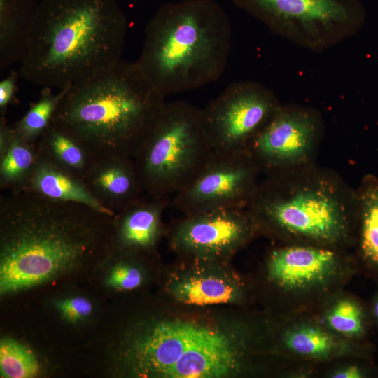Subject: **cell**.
Returning <instances> with one entry per match:
<instances>
[{
  "label": "cell",
  "instance_id": "cell-1",
  "mask_svg": "<svg viewBox=\"0 0 378 378\" xmlns=\"http://www.w3.org/2000/svg\"><path fill=\"white\" fill-rule=\"evenodd\" d=\"M113 216L29 190L0 196V293L31 288L108 255Z\"/></svg>",
  "mask_w": 378,
  "mask_h": 378
},
{
  "label": "cell",
  "instance_id": "cell-19",
  "mask_svg": "<svg viewBox=\"0 0 378 378\" xmlns=\"http://www.w3.org/2000/svg\"><path fill=\"white\" fill-rule=\"evenodd\" d=\"M26 190L52 201L83 204L114 216L96 200L83 180L39 156Z\"/></svg>",
  "mask_w": 378,
  "mask_h": 378
},
{
  "label": "cell",
  "instance_id": "cell-16",
  "mask_svg": "<svg viewBox=\"0 0 378 378\" xmlns=\"http://www.w3.org/2000/svg\"><path fill=\"white\" fill-rule=\"evenodd\" d=\"M38 153L36 144L21 136L0 117V189L26 190L34 173Z\"/></svg>",
  "mask_w": 378,
  "mask_h": 378
},
{
  "label": "cell",
  "instance_id": "cell-17",
  "mask_svg": "<svg viewBox=\"0 0 378 378\" xmlns=\"http://www.w3.org/2000/svg\"><path fill=\"white\" fill-rule=\"evenodd\" d=\"M40 0H0V69L22 60Z\"/></svg>",
  "mask_w": 378,
  "mask_h": 378
},
{
  "label": "cell",
  "instance_id": "cell-28",
  "mask_svg": "<svg viewBox=\"0 0 378 378\" xmlns=\"http://www.w3.org/2000/svg\"><path fill=\"white\" fill-rule=\"evenodd\" d=\"M19 72L11 71L8 76L0 82V114L4 116L8 107L16 99L17 81Z\"/></svg>",
  "mask_w": 378,
  "mask_h": 378
},
{
  "label": "cell",
  "instance_id": "cell-10",
  "mask_svg": "<svg viewBox=\"0 0 378 378\" xmlns=\"http://www.w3.org/2000/svg\"><path fill=\"white\" fill-rule=\"evenodd\" d=\"M273 31L317 34L321 30H357L365 19L360 0H231Z\"/></svg>",
  "mask_w": 378,
  "mask_h": 378
},
{
  "label": "cell",
  "instance_id": "cell-3",
  "mask_svg": "<svg viewBox=\"0 0 378 378\" xmlns=\"http://www.w3.org/2000/svg\"><path fill=\"white\" fill-rule=\"evenodd\" d=\"M165 98L135 62L122 59L67 87L51 123L77 138L99 160L134 158L160 118Z\"/></svg>",
  "mask_w": 378,
  "mask_h": 378
},
{
  "label": "cell",
  "instance_id": "cell-29",
  "mask_svg": "<svg viewBox=\"0 0 378 378\" xmlns=\"http://www.w3.org/2000/svg\"><path fill=\"white\" fill-rule=\"evenodd\" d=\"M372 369L360 365H350L335 371L330 374L333 378H363L370 376Z\"/></svg>",
  "mask_w": 378,
  "mask_h": 378
},
{
  "label": "cell",
  "instance_id": "cell-27",
  "mask_svg": "<svg viewBox=\"0 0 378 378\" xmlns=\"http://www.w3.org/2000/svg\"><path fill=\"white\" fill-rule=\"evenodd\" d=\"M58 309L65 318L75 322L88 316L92 311V304L84 297H75L59 302Z\"/></svg>",
  "mask_w": 378,
  "mask_h": 378
},
{
  "label": "cell",
  "instance_id": "cell-23",
  "mask_svg": "<svg viewBox=\"0 0 378 378\" xmlns=\"http://www.w3.org/2000/svg\"><path fill=\"white\" fill-rule=\"evenodd\" d=\"M66 90V88L53 94L51 88L43 87L38 99L13 126L17 132L30 143L36 144L51 124Z\"/></svg>",
  "mask_w": 378,
  "mask_h": 378
},
{
  "label": "cell",
  "instance_id": "cell-4",
  "mask_svg": "<svg viewBox=\"0 0 378 378\" xmlns=\"http://www.w3.org/2000/svg\"><path fill=\"white\" fill-rule=\"evenodd\" d=\"M230 44L228 15L216 1L168 3L147 24L135 62L167 97L219 79L227 64Z\"/></svg>",
  "mask_w": 378,
  "mask_h": 378
},
{
  "label": "cell",
  "instance_id": "cell-18",
  "mask_svg": "<svg viewBox=\"0 0 378 378\" xmlns=\"http://www.w3.org/2000/svg\"><path fill=\"white\" fill-rule=\"evenodd\" d=\"M38 156L84 182L99 160L77 138L51 123L36 142Z\"/></svg>",
  "mask_w": 378,
  "mask_h": 378
},
{
  "label": "cell",
  "instance_id": "cell-14",
  "mask_svg": "<svg viewBox=\"0 0 378 378\" xmlns=\"http://www.w3.org/2000/svg\"><path fill=\"white\" fill-rule=\"evenodd\" d=\"M169 197L141 198L113 217L112 249L137 253L151 250L160 238L162 215Z\"/></svg>",
  "mask_w": 378,
  "mask_h": 378
},
{
  "label": "cell",
  "instance_id": "cell-25",
  "mask_svg": "<svg viewBox=\"0 0 378 378\" xmlns=\"http://www.w3.org/2000/svg\"><path fill=\"white\" fill-rule=\"evenodd\" d=\"M40 372L34 354L20 342L6 338L0 342V372L4 378H32Z\"/></svg>",
  "mask_w": 378,
  "mask_h": 378
},
{
  "label": "cell",
  "instance_id": "cell-24",
  "mask_svg": "<svg viewBox=\"0 0 378 378\" xmlns=\"http://www.w3.org/2000/svg\"><path fill=\"white\" fill-rule=\"evenodd\" d=\"M326 321L330 329L348 338H362L368 332L366 309L351 298L337 301L327 312Z\"/></svg>",
  "mask_w": 378,
  "mask_h": 378
},
{
  "label": "cell",
  "instance_id": "cell-12",
  "mask_svg": "<svg viewBox=\"0 0 378 378\" xmlns=\"http://www.w3.org/2000/svg\"><path fill=\"white\" fill-rule=\"evenodd\" d=\"M316 129L315 119L307 111L279 106L246 152L260 172L274 177L289 164L300 162L308 155Z\"/></svg>",
  "mask_w": 378,
  "mask_h": 378
},
{
  "label": "cell",
  "instance_id": "cell-8",
  "mask_svg": "<svg viewBox=\"0 0 378 378\" xmlns=\"http://www.w3.org/2000/svg\"><path fill=\"white\" fill-rule=\"evenodd\" d=\"M279 106L274 94L251 81L228 85L203 109L204 127L214 152H245Z\"/></svg>",
  "mask_w": 378,
  "mask_h": 378
},
{
  "label": "cell",
  "instance_id": "cell-7",
  "mask_svg": "<svg viewBox=\"0 0 378 378\" xmlns=\"http://www.w3.org/2000/svg\"><path fill=\"white\" fill-rule=\"evenodd\" d=\"M246 209L257 227L263 224L330 243L346 234L344 205L325 186H303L289 191L281 178L270 177L258 186Z\"/></svg>",
  "mask_w": 378,
  "mask_h": 378
},
{
  "label": "cell",
  "instance_id": "cell-15",
  "mask_svg": "<svg viewBox=\"0 0 378 378\" xmlns=\"http://www.w3.org/2000/svg\"><path fill=\"white\" fill-rule=\"evenodd\" d=\"M85 183L92 195L114 215L144 192L134 160L115 156L99 160Z\"/></svg>",
  "mask_w": 378,
  "mask_h": 378
},
{
  "label": "cell",
  "instance_id": "cell-9",
  "mask_svg": "<svg viewBox=\"0 0 378 378\" xmlns=\"http://www.w3.org/2000/svg\"><path fill=\"white\" fill-rule=\"evenodd\" d=\"M257 166L247 152H213L197 174L173 195L170 205L184 215L246 208L255 194Z\"/></svg>",
  "mask_w": 378,
  "mask_h": 378
},
{
  "label": "cell",
  "instance_id": "cell-13",
  "mask_svg": "<svg viewBox=\"0 0 378 378\" xmlns=\"http://www.w3.org/2000/svg\"><path fill=\"white\" fill-rule=\"evenodd\" d=\"M337 255L327 249L293 246L276 249L268 261L270 279L281 288L303 290L326 283L338 267Z\"/></svg>",
  "mask_w": 378,
  "mask_h": 378
},
{
  "label": "cell",
  "instance_id": "cell-30",
  "mask_svg": "<svg viewBox=\"0 0 378 378\" xmlns=\"http://www.w3.org/2000/svg\"><path fill=\"white\" fill-rule=\"evenodd\" d=\"M371 315L378 329V291L375 294L372 302Z\"/></svg>",
  "mask_w": 378,
  "mask_h": 378
},
{
  "label": "cell",
  "instance_id": "cell-22",
  "mask_svg": "<svg viewBox=\"0 0 378 378\" xmlns=\"http://www.w3.org/2000/svg\"><path fill=\"white\" fill-rule=\"evenodd\" d=\"M172 290L178 300L197 305L231 302L239 295L232 283L214 275L185 278L175 284Z\"/></svg>",
  "mask_w": 378,
  "mask_h": 378
},
{
  "label": "cell",
  "instance_id": "cell-5",
  "mask_svg": "<svg viewBox=\"0 0 378 378\" xmlns=\"http://www.w3.org/2000/svg\"><path fill=\"white\" fill-rule=\"evenodd\" d=\"M127 358L141 377L221 378L240 368L233 339L216 328L195 321H162L135 336Z\"/></svg>",
  "mask_w": 378,
  "mask_h": 378
},
{
  "label": "cell",
  "instance_id": "cell-6",
  "mask_svg": "<svg viewBox=\"0 0 378 378\" xmlns=\"http://www.w3.org/2000/svg\"><path fill=\"white\" fill-rule=\"evenodd\" d=\"M202 109L184 101L166 102L141 148L133 158L141 184L150 197L174 195L213 154Z\"/></svg>",
  "mask_w": 378,
  "mask_h": 378
},
{
  "label": "cell",
  "instance_id": "cell-21",
  "mask_svg": "<svg viewBox=\"0 0 378 378\" xmlns=\"http://www.w3.org/2000/svg\"><path fill=\"white\" fill-rule=\"evenodd\" d=\"M359 249L368 270L378 274V179L367 178L357 197Z\"/></svg>",
  "mask_w": 378,
  "mask_h": 378
},
{
  "label": "cell",
  "instance_id": "cell-2",
  "mask_svg": "<svg viewBox=\"0 0 378 378\" xmlns=\"http://www.w3.org/2000/svg\"><path fill=\"white\" fill-rule=\"evenodd\" d=\"M128 23L118 0H40L20 76L64 89L122 60Z\"/></svg>",
  "mask_w": 378,
  "mask_h": 378
},
{
  "label": "cell",
  "instance_id": "cell-20",
  "mask_svg": "<svg viewBox=\"0 0 378 378\" xmlns=\"http://www.w3.org/2000/svg\"><path fill=\"white\" fill-rule=\"evenodd\" d=\"M284 342L291 352L313 358H330L342 354L346 349L363 357L371 354V349L366 346H346L321 328L308 324L289 329L284 334Z\"/></svg>",
  "mask_w": 378,
  "mask_h": 378
},
{
  "label": "cell",
  "instance_id": "cell-11",
  "mask_svg": "<svg viewBox=\"0 0 378 378\" xmlns=\"http://www.w3.org/2000/svg\"><path fill=\"white\" fill-rule=\"evenodd\" d=\"M257 227L246 208L223 209L186 214L171 233L173 247L200 259L227 257Z\"/></svg>",
  "mask_w": 378,
  "mask_h": 378
},
{
  "label": "cell",
  "instance_id": "cell-26",
  "mask_svg": "<svg viewBox=\"0 0 378 378\" xmlns=\"http://www.w3.org/2000/svg\"><path fill=\"white\" fill-rule=\"evenodd\" d=\"M143 281L142 274L134 265L121 262L116 264L107 279L108 286L120 290H131L139 287Z\"/></svg>",
  "mask_w": 378,
  "mask_h": 378
}]
</instances>
